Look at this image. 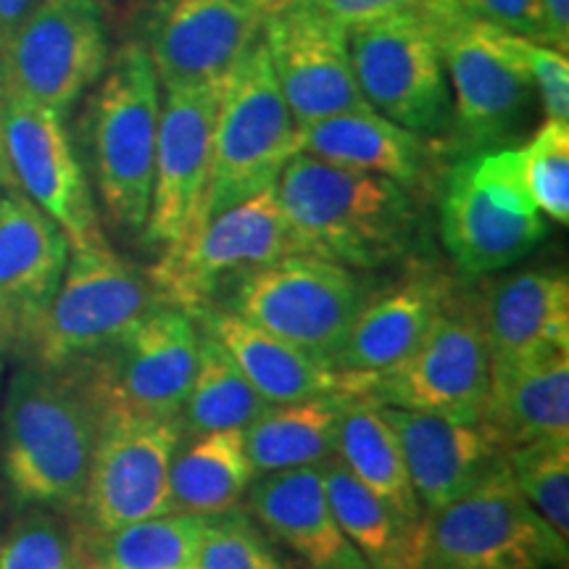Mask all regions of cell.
Segmentation results:
<instances>
[{
    "label": "cell",
    "instance_id": "74e56055",
    "mask_svg": "<svg viewBox=\"0 0 569 569\" xmlns=\"http://www.w3.org/2000/svg\"><path fill=\"white\" fill-rule=\"evenodd\" d=\"M519 61L528 69L532 88H536L546 119L569 122V61L559 48L536 42L522 34H515Z\"/></svg>",
    "mask_w": 569,
    "mask_h": 569
},
{
    "label": "cell",
    "instance_id": "6da1fadb",
    "mask_svg": "<svg viewBox=\"0 0 569 569\" xmlns=\"http://www.w3.org/2000/svg\"><path fill=\"white\" fill-rule=\"evenodd\" d=\"M298 251L348 269L407 259L419 213L401 182L296 153L274 184Z\"/></svg>",
    "mask_w": 569,
    "mask_h": 569
},
{
    "label": "cell",
    "instance_id": "8992f818",
    "mask_svg": "<svg viewBox=\"0 0 569 569\" xmlns=\"http://www.w3.org/2000/svg\"><path fill=\"white\" fill-rule=\"evenodd\" d=\"M201 348L188 311L159 303L106 351L63 367L80 382L98 419H180Z\"/></svg>",
    "mask_w": 569,
    "mask_h": 569
},
{
    "label": "cell",
    "instance_id": "30bf717a",
    "mask_svg": "<svg viewBox=\"0 0 569 569\" xmlns=\"http://www.w3.org/2000/svg\"><path fill=\"white\" fill-rule=\"evenodd\" d=\"M432 11L448 90L453 92L451 124L475 153L501 148L528 119L536 96L515 34L472 19L457 0H436Z\"/></svg>",
    "mask_w": 569,
    "mask_h": 569
},
{
    "label": "cell",
    "instance_id": "b9f144b4",
    "mask_svg": "<svg viewBox=\"0 0 569 569\" xmlns=\"http://www.w3.org/2000/svg\"><path fill=\"white\" fill-rule=\"evenodd\" d=\"M38 6L40 0H0V42L9 38Z\"/></svg>",
    "mask_w": 569,
    "mask_h": 569
},
{
    "label": "cell",
    "instance_id": "ac0fdd59",
    "mask_svg": "<svg viewBox=\"0 0 569 569\" xmlns=\"http://www.w3.org/2000/svg\"><path fill=\"white\" fill-rule=\"evenodd\" d=\"M222 84L163 90L151 206L142 227V238L151 248L169 251L182 246L203 222Z\"/></svg>",
    "mask_w": 569,
    "mask_h": 569
},
{
    "label": "cell",
    "instance_id": "d4e9b609",
    "mask_svg": "<svg viewBox=\"0 0 569 569\" xmlns=\"http://www.w3.org/2000/svg\"><path fill=\"white\" fill-rule=\"evenodd\" d=\"M478 425L498 451L569 436V351H543L490 367Z\"/></svg>",
    "mask_w": 569,
    "mask_h": 569
},
{
    "label": "cell",
    "instance_id": "836d02e7",
    "mask_svg": "<svg viewBox=\"0 0 569 569\" xmlns=\"http://www.w3.org/2000/svg\"><path fill=\"white\" fill-rule=\"evenodd\" d=\"M503 461L532 509L569 538V436L511 448Z\"/></svg>",
    "mask_w": 569,
    "mask_h": 569
},
{
    "label": "cell",
    "instance_id": "5b68a950",
    "mask_svg": "<svg viewBox=\"0 0 569 569\" xmlns=\"http://www.w3.org/2000/svg\"><path fill=\"white\" fill-rule=\"evenodd\" d=\"M296 153V122L259 34L251 51L230 71L219 96L203 222L272 188Z\"/></svg>",
    "mask_w": 569,
    "mask_h": 569
},
{
    "label": "cell",
    "instance_id": "ffe728a7",
    "mask_svg": "<svg viewBox=\"0 0 569 569\" xmlns=\"http://www.w3.org/2000/svg\"><path fill=\"white\" fill-rule=\"evenodd\" d=\"M69 240L24 193L0 196V340L30 348L69 261Z\"/></svg>",
    "mask_w": 569,
    "mask_h": 569
},
{
    "label": "cell",
    "instance_id": "8d00e7d4",
    "mask_svg": "<svg viewBox=\"0 0 569 569\" xmlns=\"http://www.w3.org/2000/svg\"><path fill=\"white\" fill-rule=\"evenodd\" d=\"M0 569H77L74 540L53 517H21L0 538Z\"/></svg>",
    "mask_w": 569,
    "mask_h": 569
},
{
    "label": "cell",
    "instance_id": "9c48e42d",
    "mask_svg": "<svg viewBox=\"0 0 569 569\" xmlns=\"http://www.w3.org/2000/svg\"><path fill=\"white\" fill-rule=\"evenodd\" d=\"M348 51L356 84L377 113L422 138L451 124V90L432 3L348 27Z\"/></svg>",
    "mask_w": 569,
    "mask_h": 569
},
{
    "label": "cell",
    "instance_id": "277c9868",
    "mask_svg": "<svg viewBox=\"0 0 569 569\" xmlns=\"http://www.w3.org/2000/svg\"><path fill=\"white\" fill-rule=\"evenodd\" d=\"M567 540L532 509L501 457L425 517L422 569H567Z\"/></svg>",
    "mask_w": 569,
    "mask_h": 569
},
{
    "label": "cell",
    "instance_id": "e575fe53",
    "mask_svg": "<svg viewBox=\"0 0 569 569\" xmlns=\"http://www.w3.org/2000/svg\"><path fill=\"white\" fill-rule=\"evenodd\" d=\"M525 190L553 222H569V122L546 119L538 132L515 148Z\"/></svg>",
    "mask_w": 569,
    "mask_h": 569
},
{
    "label": "cell",
    "instance_id": "bcb514c9",
    "mask_svg": "<svg viewBox=\"0 0 569 569\" xmlns=\"http://www.w3.org/2000/svg\"><path fill=\"white\" fill-rule=\"evenodd\" d=\"M98 3H101V0H98Z\"/></svg>",
    "mask_w": 569,
    "mask_h": 569
},
{
    "label": "cell",
    "instance_id": "7c38bea8",
    "mask_svg": "<svg viewBox=\"0 0 569 569\" xmlns=\"http://www.w3.org/2000/svg\"><path fill=\"white\" fill-rule=\"evenodd\" d=\"M98 0H40L0 42V92L67 117L109 67Z\"/></svg>",
    "mask_w": 569,
    "mask_h": 569
},
{
    "label": "cell",
    "instance_id": "4dcf8cb0",
    "mask_svg": "<svg viewBox=\"0 0 569 569\" xmlns=\"http://www.w3.org/2000/svg\"><path fill=\"white\" fill-rule=\"evenodd\" d=\"M206 517L169 515L117 530L84 528L74 538L77 569H196Z\"/></svg>",
    "mask_w": 569,
    "mask_h": 569
},
{
    "label": "cell",
    "instance_id": "4316f807",
    "mask_svg": "<svg viewBox=\"0 0 569 569\" xmlns=\"http://www.w3.org/2000/svg\"><path fill=\"white\" fill-rule=\"evenodd\" d=\"M298 153L336 167L359 169L415 188L425 177L427 142L422 134L390 122L375 109H359L298 127Z\"/></svg>",
    "mask_w": 569,
    "mask_h": 569
},
{
    "label": "cell",
    "instance_id": "3957f363",
    "mask_svg": "<svg viewBox=\"0 0 569 569\" xmlns=\"http://www.w3.org/2000/svg\"><path fill=\"white\" fill-rule=\"evenodd\" d=\"M98 82L88 111L92 180L111 222L142 232L161 122V84L146 46L127 42Z\"/></svg>",
    "mask_w": 569,
    "mask_h": 569
},
{
    "label": "cell",
    "instance_id": "9a60e30c",
    "mask_svg": "<svg viewBox=\"0 0 569 569\" xmlns=\"http://www.w3.org/2000/svg\"><path fill=\"white\" fill-rule=\"evenodd\" d=\"M180 419H98L88 486L80 509L92 530L169 515V469L182 443Z\"/></svg>",
    "mask_w": 569,
    "mask_h": 569
},
{
    "label": "cell",
    "instance_id": "d590c367",
    "mask_svg": "<svg viewBox=\"0 0 569 569\" xmlns=\"http://www.w3.org/2000/svg\"><path fill=\"white\" fill-rule=\"evenodd\" d=\"M196 569H293L251 517L238 509L209 517L196 551Z\"/></svg>",
    "mask_w": 569,
    "mask_h": 569
},
{
    "label": "cell",
    "instance_id": "ee69618b",
    "mask_svg": "<svg viewBox=\"0 0 569 569\" xmlns=\"http://www.w3.org/2000/svg\"><path fill=\"white\" fill-rule=\"evenodd\" d=\"M3 174H9V169H6V156H3V132H0V180H3Z\"/></svg>",
    "mask_w": 569,
    "mask_h": 569
},
{
    "label": "cell",
    "instance_id": "83f0119b",
    "mask_svg": "<svg viewBox=\"0 0 569 569\" xmlns=\"http://www.w3.org/2000/svg\"><path fill=\"white\" fill-rule=\"evenodd\" d=\"M322 478L340 528L369 569H422L425 519L401 515L336 457L322 465Z\"/></svg>",
    "mask_w": 569,
    "mask_h": 569
},
{
    "label": "cell",
    "instance_id": "603a6c76",
    "mask_svg": "<svg viewBox=\"0 0 569 569\" xmlns=\"http://www.w3.org/2000/svg\"><path fill=\"white\" fill-rule=\"evenodd\" d=\"M396 430L422 515L443 509L503 457L478 422L382 407Z\"/></svg>",
    "mask_w": 569,
    "mask_h": 569
},
{
    "label": "cell",
    "instance_id": "d6a6232c",
    "mask_svg": "<svg viewBox=\"0 0 569 569\" xmlns=\"http://www.w3.org/2000/svg\"><path fill=\"white\" fill-rule=\"evenodd\" d=\"M272 407L243 369L232 361L227 348L201 330L198 367L190 393L180 411L182 436H201L211 430H246L256 417Z\"/></svg>",
    "mask_w": 569,
    "mask_h": 569
},
{
    "label": "cell",
    "instance_id": "d6986e66",
    "mask_svg": "<svg viewBox=\"0 0 569 569\" xmlns=\"http://www.w3.org/2000/svg\"><path fill=\"white\" fill-rule=\"evenodd\" d=\"M256 0H159L146 46L161 90L222 84L264 24Z\"/></svg>",
    "mask_w": 569,
    "mask_h": 569
},
{
    "label": "cell",
    "instance_id": "484cf974",
    "mask_svg": "<svg viewBox=\"0 0 569 569\" xmlns=\"http://www.w3.org/2000/svg\"><path fill=\"white\" fill-rule=\"evenodd\" d=\"M451 296V284L438 274H411L382 293L367 296L346 338L330 356V367L372 375L396 367L415 351Z\"/></svg>",
    "mask_w": 569,
    "mask_h": 569
},
{
    "label": "cell",
    "instance_id": "5bb4252c",
    "mask_svg": "<svg viewBox=\"0 0 569 569\" xmlns=\"http://www.w3.org/2000/svg\"><path fill=\"white\" fill-rule=\"evenodd\" d=\"M488 382L490 359L478 303L451 296L415 351L372 375L365 398L382 407L478 422Z\"/></svg>",
    "mask_w": 569,
    "mask_h": 569
},
{
    "label": "cell",
    "instance_id": "f35d334b",
    "mask_svg": "<svg viewBox=\"0 0 569 569\" xmlns=\"http://www.w3.org/2000/svg\"><path fill=\"white\" fill-rule=\"evenodd\" d=\"M457 6L472 19L501 27L511 34H522L536 42H546L543 13L538 0H457Z\"/></svg>",
    "mask_w": 569,
    "mask_h": 569
},
{
    "label": "cell",
    "instance_id": "e0dca14e",
    "mask_svg": "<svg viewBox=\"0 0 569 569\" xmlns=\"http://www.w3.org/2000/svg\"><path fill=\"white\" fill-rule=\"evenodd\" d=\"M261 40L296 130L336 113L372 109L356 84L348 30L340 21L296 0L267 13Z\"/></svg>",
    "mask_w": 569,
    "mask_h": 569
},
{
    "label": "cell",
    "instance_id": "1f68e13d",
    "mask_svg": "<svg viewBox=\"0 0 569 569\" xmlns=\"http://www.w3.org/2000/svg\"><path fill=\"white\" fill-rule=\"evenodd\" d=\"M336 459L343 461V467L361 486L386 498L401 515L425 519L401 443L382 415L380 403L365 396H348L338 425Z\"/></svg>",
    "mask_w": 569,
    "mask_h": 569
},
{
    "label": "cell",
    "instance_id": "4fadbf2b",
    "mask_svg": "<svg viewBox=\"0 0 569 569\" xmlns=\"http://www.w3.org/2000/svg\"><path fill=\"white\" fill-rule=\"evenodd\" d=\"M296 253L301 251L272 184L206 219L182 246L163 251L146 274L161 303L193 315L240 274Z\"/></svg>",
    "mask_w": 569,
    "mask_h": 569
},
{
    "label": "cell",
    "instance_id": "52a82bcc",
    "mask_svg": "<svg viewBox=\"0 0 569 569\" xmlns=\"http://www.w3.org/2000/svg\"><path fill=\"white\" fill-rule=\"evenodd\" d=\"M546 219L525 190L515 148L478 151L451 169L440 234L461 274L501 272L546 238Z\"/></svg>",
    "mask_w": 569,
    "mask_h": 569
},
{
    "label": "cell",
    "instance_id": "f1b7e54d",
    "mask_svg": "<svg viewBox=\"0 0 569 569\" xmlns=\"http://www.w3.org/2000/svg\"><path fill=\"white\" fill-rule=\"evenodd\" d=\"M348 396L330 393L274 403L246 427V451L253 478L301 467H322L336 457L338 425Z\"/></svg>",
    "mask_w": 569,
    "mask_h": 569
},
{
    "label": "cell",
    "instance_id": "f6af8a7d",
    "mask_svg": "<svg viewBox=\"0 0 569 569\" xmlns=\"http://www.w3.org/2000/svg\"><path fill=\"white\" fill-rule=\"evenodd\" d=\"M3 340H0V369H3Z\"/></svg>",
    "mask_w": 569,
    "mask_h": 569
},
{
    "label": "cell",
    "instance_id": "f546056e",
    "mask_svg": "<svg viewBox=\"0 0 569 569\" xmlns=\"http://www.w3.org/2000/svg\"><path fill=\"white\" fill-rule=\"evenodd\" d=\"M253 469L243 430H211L190 436L177 448L169 469L172 509L193 517H219L234 511L248 496Z\"/></svg>",
    "mask_w": 569,
    "mask_h": 569
},
{
    "label": "cell",
    "instance_id": "60d3db41",
    "mask_svg": "<svg viewBox=\"0 0 569 569\" xmlns=\"http://www.w3.org/2000/svg\"><path fill=\"white\" fill-rule=\"evenodd\" d=\"M543 13L546 46L559 48L567 53L569 42V0H538Z\"/></svg>",
    "mask_w": 569,
    "mask_h": 569
},
{
    "label": "cell",
    "instance_id": "7bdbcfd3",
    "mask_svg": "<svg viewBox=\"0 0 569 569\" xmlns=\"http://www.w3.org/2000/svg\"><path fill=\"white\" fill-rule=\"evenodd\" d=\"M256 3H259L261 9H264V13H269V11H274V9H282V6H288V3H296V0H256Z\"/></svg>",
    "mask_w": 569,
    "mask_h": 569
},
{
    "label": "cell",
    "instance_id": "7a4b0ae2",
    "mask_svg": "<svg viewBox=\"0 0 569 569\" xmlns=\"http://www.w3.org/2000/svg\"><path fill=\"white\" fill-rule=\"evenodd\" d=\"M98 415L67 369L24 367L3 409V472L21 503L80 509Z\"/></svg>",
    "mask_w": 569,
    "mask_h": 569
},
{
    "label": "cell",
    "instance_id": "cb8c5ba5",
    "mask_svg": "<svg viewBox=\"0 0 569 569\" xmlns=\"http://www.w3.org/2000/svg\"><path fill=\"white\" fill-rule=\"evenodd\" d=\"M490 367L543 351H569V280L559 267H540L486 284L478 301Z\"/></svg>",
    "mask_w": 569,
    "mask_h": 569
},
{
    "label": "cell",
    "instance_id": "2e32d148",
    "mask_svg": "<svg viewBox=\"0 0 569 569\" xmlns=\"http://www.w3.org/2000/svg\"><path fill=\"white\" fill-rule=\"evenodd\" d=\"M6 169L30 201L67 234L69 248L106 243L92 190L63 117L0 92Z\"/></svg>",
    "mask_w": 569,
    "mask_h": 569
},
{
    "label": "cell",
    "instance_id": "ab89813d",
    "mask_svg": "<svg viewBox=\"0 0 569 569\" xmlns=\"http://www.w3.org/2000/svg\"><path fill=\"white\" fill-rule=\"evenodd\" d=\"M306 3H311L315 9L327 13V17L340 21L348 30V27L390 17V13L425 9V6L436 3V0H306Z\"/></svg>",
    "mask_w": 569,
    "mask_h": 569
},
{
    "label": "cell",
    "instance_id": "8fae6325",
    "mask_svg": "<svg viewBox=\"0 0 569 569\" xmlns=\"http://www.w3.org/2000/svg\"><path fill=\"white\" fill-rule=\"evenodd\" d=\"M365 301L367 290L353 269L296 253L232 280L222 309L330 367V356Z\"/></svg>",
    "mask_w": 569,
    "mask_h": 569
},
{
    "label": "cell",
    "instance_id": "44dd1931",
    "mask_svg": "<svg viewBox=\"0 0 569 569\" xmlns=\"http://www.w3.org/2000/svg\"><path fill=\"white\" fill-rule=\"evenodd\" d=\"M190 317L203 332L227 348L234 365L243 369L251 386L272 407L330 393L365 396L372 380V372H343L327 367L317 356L246 322L243 317L232 315L222 306L209 303Z\"/></svg>",
    "mask_w": 569,
    "mask_h": 569
},
{
    "label": "cell",
    "instance_id": "7402d4cb",
    "mask_svg": "<svg viewBox=\"0 0 569 569\" xmlns=\"http://www.w3.org/2000/svg\"><path fill=\"white\" fill-rule=\"evenodd\" d=\"M248 501L256 522L306 569H369L330 507L322 467L259 475L248 488Z\"/></svg>",
    "mask_w": 569,
    "mask_h": 569
},
{
    "label": "cell",
    "instance_id": "ba28073f",
    "mask_svg": "<svg viewBox=\"0 0 569 569\" xmlns=\"http://www.w3.org/2000/svg\"><path fill=\"white\" fill-rule=\"evenodd\" d=\"M161 298L146 272L109 243L71 248L30 351L34 365L63 369L101 353L140 322Z\"/></svg>",
    "mask_w": 569,
    "mask_h": 569
}]
</instances>
